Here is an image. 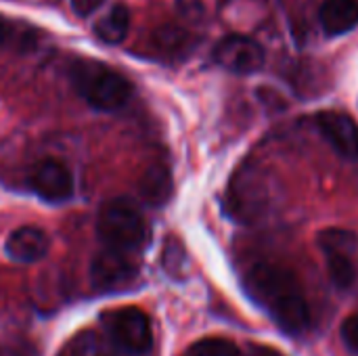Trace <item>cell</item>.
<instances>
[{"instance_id":"9","label":"cell","mask_w":358,"mask_h":356,"mask_svg":"<svg viewBox=\"0 0 358 356\" xmlns=\"http://www.w3.org/2000/svg\"><path fill=\"white\" fill-rule=\"evenodd\" d=\"M317 126L342 157L358 159V126L350 115L340 111H323L317 115Z\"/></svg>"},{"instance_id":"16","label":"cell","mask_w":358,"mask_h":356,"mask_svg":"<svg viewBox=\"0 0 358 356\" xmlns=\"http://www.w3.org/2000/svg\"><path fill=\"white\" fill-rule=\"evenodd\" d=\"M187 356H243L241 350L222 338H206L189 348Z\"/></svg>"},{"instance_id":"1","label":"cell","mask_w":358,"mask_h":356,"mask_svg":"<svg viewBox=\"0 0 358 356\" xmlns=\"http://www.w3.org/2000/svg\"><path fill=\"white\" fill-rule=\"evenodd\" d=\"M245 287L285 334H304L308 329V302L292 271L266 262L256 264L245 277Z\"/></svg>"},{"instance_id":"4","label":"cell","mask_w":358,"mask_h":356,"mask_svg":"<svg viewBox=\"0 0 358 356\" xmlns=\"http://www.w3.org/2000/svg\"><path fill=\"white\" fill-rule=\"evenodd\" d=\"M101 321H103L109 344L115 346L117 350L134 356H141L151 350L153 346L151 321L141 308L136 306L115 308V311L105 313Z\"/></svg>"},{"instance_id":"13","label":"cell","mask_w":358,"mask_h":356,"mask_svg":"<svg viewBox=\"0 0 358 356\" xmlns=\"http://www.w3.org/2000/svg\"><path fill=\"white\" fill-rule=\"evenodd\" d=\"M130 29V13L124 4L111 6L94 25V34L107 44H120Z\"/></svg>"},{"instance_id":"2","label":"cell","mask_w":358,"mask_h":356,"mask_svg":"<svg viewBox=\"0 0 358 356\" xmlns=\"http://www.w3.org/2000/svg\"><path fill=\"white\" fill-rule=\"evenodd\" d=\"M69 80L78 94L99 111H115L132 97V84L115 69L94 59L76 61L69 67Z\"/></svg>"},{"instance_id":"15","label":"cell","mask_w":358,"mask_h":356,"mask_svg":"<svg viewBox=\"0 0 358 356\" xmlns=\"http://www.w3.org/2000/svg\"><path fill=\"white\" fill-rule=\"evenodd\" d=\"M59 356H113L109 342L96 332H80L76 334L63 348Z\"/></svg>"},{"instance_id":"18","label":"cell","mask_w":358,"mask_h":356,"mask_svg":"<svg viewBox=\"0 0 358 356\" xmlns=\"http://www.w3.org/2000/svg\"><path fill=\"white\" fill-rule=\"evenodd\" d=\"M101 2L103 0H71V6H73V10L78 13V15H90V13H94L99 6H101Z\"/></svg>"},{"instance_id":"12","label":"cell","mask_w":358,"mask_h":356,"mask_svg":"<svg viewBox=\"0 0 358 356\" xmlns=\"http://www.w3.org/2000/svg\"><path fill=\"white\" fill-rule=\"evenodd\" d=\"M170 191H172V178L166 166L147 168L138 180V193L151 206H162L170 197Z\"/></svg>"},{"instance_id":"17","label":"cell","mask_w":358,"mask_h":356,"mask_svg":"<svg viewBox=\"0 0 358 356\" xmlns=\"http://www.w3.org/2000/svg\"><path fill=\"white\" fill-rule=\"evenodd\" d=\"M342 340H344V344L355 355H358V315H352V317H348L344 321V325H342Z\"/></svg>"},{"instance_id":"8","label":"cell","mask_w":358,"mask_h":356,"mask_svg":"<svg viewBox=\"0 0 358 356\" xmlns=\"http://www.w3.org/2000/svg\"><path fill=\"white\" fill-rule=\"evenodd\" d=\"M321 248L327 258L331 281L342 290L350 287L357 279V269L350 258L355 250V235L346 231H338V229L325 231L321 235Z\"/></svg>"},{"instance_id":"14","label":"cell","mask_w":358,"mask_h":356,"mask_svg":"<svg viewBox=\"0 0 358 356\" xmlns=\"http://www.w3.org/2000/svg\"><path fill=\"white\" fill-rule=\"evenodd\" d=\"M34 46H36V29L31 25L0 15V48L25 52L31 50Z\"/></svg>"},{"instance_id":"3","label":"cell","mask_w":358,"mask_h":356,"mask_svg":"<svg viewBox=\"0 0 358 356\" xmlns=\"http://www.w3.org/2000/svg\"><path fill=\"white\" fill-rule=\"evenodd\" d=\"M96 233L105 248L124 252H138L149 237L147 222L130 199L107 201L99 212Z\"/></svg>"},{"instance_id":"11","label":"cell","mask_w":358,"mask_h":356,"mask_svg":"<svg viewBox=\"0 0 358 356\" xmlns=\"http://www.w3.org/2000/svg\"><path fill=\"white\" fill-rule=\"evenodd\" d=\"M321 23L327 34L340 36L355 29L358 23V2L357 0H325L321 6Z\"/></svg>"},{"instance_id":"5","label":"cell","mask_w":358,"mask_h":356,"mask_svg":"<svg viewBox=\"0 0 358 356\" xmlns=\"http://www.w3.org/2000/svg\"><path fill=\"white\" fill-rule=\"evenodd\" d=\"M138 275L136 252L103 248L90 264V281L96 290H122Z\"/></svg>"},{"instance_id":"6","label":"cell","mask_w":358,"mask_h":356,"mask_svg":"<svg viewBox=\"0 0 358 356\" xmlns=\"http://www.w3.org/2000/svg\"><path fill=\"white\" fill-rule=\"evenodd\" d=\"M27 185L40 199H44L48 204H63L73 195L71 172L63 162H59L55 157L40 159L31 168Z\"/></svg>"},{"instance_id":"20","label":"cell","mask_w":358,"mask_h":356,"mask_svg":"<svg viewBox=\"0 0 358 356\" xmlns=\"http://www.w3.org/2000/svg\"><path fill=\"white\" fill-rule=\"evenodd\" d=\"M0 356H2V355H0Z\"/></svg>"},{"instance_id":"7","label":"cell","mask_w":358,"mask_h":356,"mask_svg":"<svg viewBox=\"0 0 358 356\" xmlns=\"http://www.w3.org/2000/svg\"><path fill=\"white\" fill-rule=\"evenodd\" d=\"M214 61L233 73H254L264 65V48L248 36H227L214 48Z\"/></svg>"},{"instance_id":"19","label":"cell","mask_w":358,"mask_h":356,"mask_svg":"<svg viewBox=\"0 0 358 356\" xmlns=\"http://www.w3.org/2000/svg\"><path fill=\"white\" fill-rule=\"evenodd\" d=\"M254 356H283L279 350L268 346H254Z\"/></svg>"},{"instance_id":"10","label":"cell","mask_w":358,"mask_h":356,"mask_svg":"<svg viewBox=\"0 0 358 356\" xmlns=\"http://www.w3.org/2000/svg\"><path fill=\"white\" fill-rule=\"evenodd\" d=\"M48 235L38 229V227H31V225H25V227H19L15 229L6 241H4V252L10 260L15 262H23V264H29V262H38L46 256L48 252Z\"/></svg>"}]
</instances>
